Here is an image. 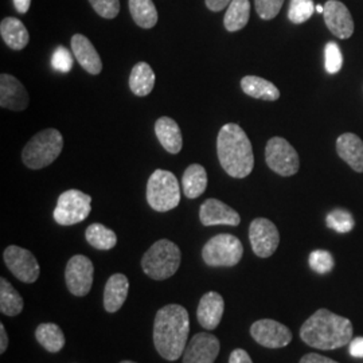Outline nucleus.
Masks as SVG:
<instances>
[{
    "instance_id": "f257e3e1",
    "label": "nucleus",
    "mask_w": 363,
    "mask_h": 363,
    "mask_svg": "<svg viewBox=\"0 0 363 363\" xmlns=\"http://www.w3.org/2000/svg\"><path fill=\"white\" fill-rule=\"evenodd\" d=\"M190 333L189 312L179 304L164 306L156 312L154 345L166 361H178L187 346Z\"/></svg>"
},
{
    "instance_id": "6e6552de",
    "label": "nucleus",
    "mask_w": 363,
    "mask_h": 363,
    "mask_svg": "<svg viewBox=\"0 0 363 363\" xmlns=\"http://www.w3.org/2000/svg\"><path fill=\"white\" fill-rule=\"evenodd\" d=\"M91 211V195L79 190H67L60 195L52 217L57 223L62 226H72L86 220Z\"/></svg>"
},
{
    "instance_id": "393cba45",
    "label": "nucleus",
    "mask_w": 363,
    "mask_h": 363,
    "mask_svg": "<svg viewBox=\"0 0 363 363\" xmlns=\"http://www.w3.org/2000/svg\"><path fill=\"white\" fill-rule=\"evenodd\" d=\"M242 91L257 100L276 101L280 97V91L273 85L271 81L257 76H247L241 79Z\"/></svg>"
},
{
    "instance_id": "a19ab883",
    "label": "nucleus",
    "mask_w": 363,
    "mask_h": 363,
    "mask_svg": "<svg viewBox=\"0 0 363 363\" xmlns=\"http://www.w3.org/2000/svg\"><path fill=\"white\" fill-rule=\"evenodd\" d=\"M298 363H337V361H334V359H330V358H327V357H323V355H319V354H307V355H304L301 359H300V362Z\"/></svg>"
},
{
    "instance_id": "9d476101",
    "label": "nucleus",
    "mask_w": 363,
    "mask_h": 363,
    "mask_svg": "<svg viewBox=\"0 0 363 363\" xmlns=\"http://www.w3.org/2000/svg\"><path fill=\"white\" fill-rule=\"evenodd\" d=\"M3 259L10 272L22 283L31 284L38 280L40 268L35 256L30 250L25 247L10 245L6 247Z\"/></svg>"
},
{
    "instance_id": "7c9ffc66",
    "label": "nucleus",
    "mask_w": 363,
    "mask_h": 363,
    "mask_svg": "<svg viewBox=\"0 0 363 363\" xmlns=\"http://www.w3.org/2000/svg\"><path fill=\"white\" fill-rule=\"evenodd\" d=\"M85 238L91 247L97 250H111L116 247L117 235L103 223H91L85 230Z\"/></svg>"
},
{
    "instance_id": "72a5a7b5",
    "label": "nucleus",
    "mask_w": 363,
    "mask_h": 363,
    "mask_svg": "<svg viewBox=\"0 0 363 363\" xmlns=\"http://www.w3.org/2000/svg\"><path fill=\"white\" fill-rule=\"evenodd\" d=\"M308 264L311 267L313 272L319 273V274H325L330 273L334 268V257L330 252L327 250H313L310 255Z\"/></svg>"
},
{
    "instance_id": "f704fd0d",
    "label": "nucleus",
    "mask_w": 363,
    "mask_h": 363,
    "mask_svg": "<svg viewBox=\"0 0 363 363\" xmlns=\"http://www.w3.org/2000/svg\"><path fill=\"white\" fill-rule=\"evenodd\" d=\"M325 70L330 74H337L343 66V55L335 42H328L325 49Z\"/></svg>"
},
{
    "instance_id": "a211bd4d",
    "label": "nucleus",
    "mask_w": 363,
    "mask_h": 363,
    "mask_svg": "<svg viewBox=\"0 0 363 363\" xmlns=\"http://www.w3.org/2000/svg\"><path fill=\"white\" fill-rule=\"evenodd\" d=\"M225 301L218 292H208L199 300L198 304V322L205 330H216L222 320Z\"/></svg>"
},
{
    "instance_id": "6ab92c4d",
    "label": "nucleus",
    "mask_w": 363,
    "mask_h": 363,
    "mask_svg": "<svg viewBox=\"0 0 363 363\" xmlns=\"http://www.w3.org/2000/svg\"><path fill=\"white\" fill-rule=\"evenodd\" d=\"M72 52L78 64L89 74L97 76L103 70V62L100 54L94 49L91 40L82 34H74L72 38Z\"/></svg>"
},
{
    "instance_id": "cd10ccee",
    "label": "nucleus",
    "mask_w": 363,
    "mask_h": 363,
    "mask_svg": "<svg viewBox=\"0 0 363 363\" xmlns=\"http://www.w3.org/2000/svg\"><path fill=\"white\" fill-rule=\"evenodd\" d=\"M249 18H250V1L232 0L223 18V26L228 31L235 33L247 26Z\"/></svg>"
},
{
    "instance_id": "aec40b11",
    "label": "nucleus",
    "mask_w": 363,
    "mask_h": 363,
    "mask_svg": "<svg viewBox=\"0 0 363 363\" xmlns=\"http://www.w3.org/2000/svg\"><path fill=\"white\" fill-rule=\"evenodd\" d=\"M130 291V281L125 274L123 273H116L112 274L104 289V308L109 313H115L118 311L128 296Z\"/></svg>"
},
{
    "instance_id": "f03ea898",
    "label": "nucleus",
    "mask_w": 363,
    "mask_h": 363,
    "mask_svg": "<svg viewBox=\"0 0 363 363\" xmlns=\"http://www.w3.org/2000/svg\"><path fill=\"white\" fill-rule=\"evenodd\" d=\"M300 337L313 349L335 350L350 343L352 325L347 318L320 308L303 323Z\"/></svg>"
},
{
    "instance_id": "b1692460",
    "label": "nucleus",
    "mask_w": 363,
    "mask_h": 363,
    "mask_svg": "<svg viewBox=\"0 0 363 363\" xmlns=\"http://www.w3.org/2000/svg\"><path fill=\"white\" fill-rule=\"evenodd\" d=\"M183 193L189 199H195L203 194L208 187V172L201 164L189 166L182 177Z\"/></svg>"
},
{
    "instance_id": "39448f33",
    "label": "nucleus",
    "mask_w": 363,
    "mask_h": 363,
    "mask_svg": "<svg viewBox=\"0 0 363 363\" xmlns=\"http://www.w3.org/2000/svg\"><path fill=\"white\" fill-rule=\"evenodd\" d=\"M181 249L169 240H159L144 253L143 272L157 281L167 280L178 272L181 265Z\"/></svg>"
},
{
    "instance_id": "0eeeda50",
    "label": "nucleus",
    "mask_w": 363,
    "mask_h": 363,
    "mask_svg": "<svg viewBox=\"0 0 363 363\" xmlns=\"http://www.w3.org/2000/svg\"><path fill=\"white\" fill-rule=\"evenodd\" d=\"M244 256V247L233 234H218L202 249V259L208 267H234Z\"/></svg>"
},
{
    "instance_id": "f8f14e48",
    "label": "nucleus",
    "mask_w": 363,
    "mask_h": 363,
    "mask_svg": "<svg viewBox=\"0 0 363 363\" xmlns=\"http://www.w3.org/2000/svg\"><path fill=\"white\" fill-rule=\"evenodd\" d=\"M249 240L256 256L271 257L280 244V234L272 220L256 218L249 226Z\"/></svg>"
},
{
    "instance_id": "bb28decb",
    "label": "nucleus",
    "mask_w": 363,
    "mask_h": 363,
    "mask_svg": "<svg viewBox=\"0 0 363 363\" xmlns=\"http://www.w3.org/2000/svg\"><path fill=\"white\" fill-rule=\"evenodd\" d=\"M39 345L49 352H60L65 346L66 339L61 327L55 323H42L35 330Z\"/></svg>"
},
{
    "instance_id": "2f4dec72",
    "label": "nucleus",
    "mask_w": 363,
    "mask_h": 363,
    "mask_svg": "<svg viewBox=\"0 0 363 363\" xmlns=\"http://www.w3.org/2000/svg\"><path fill=\"white\" fill-rule=\"evenodd\" d=\"M315 3L313 0H291L289 10H288V19L295 23L301 25L311 19L315 13Z\"/></svg>"
},
{
    "instance_id": "f3484780",
    "label": "nucleus",
    "mask_w": 363,
    "mask_h": 363,
    "mask_svg": "<svg viewBox=\"0 0 363 363\" xmlns=\"http://www.w3.org/2000/svg\"><path fill=\"white\" fill-rule=\"evenodd\" d=\"M0 106L13 112L25 111L28 106V94L22 82L11 74L0 76Z\"/></svg>"
},
{
    "instance_id": "c9c22d12",
    "label": "nucleus",
    "mask_w": 363,
    "mask_h": 363,
    "mask_svg": "<svg viewBox=\"0 0 363 363\" xmlns=\"http://www.w3.org/2000/svg\"><path fill=\"white\" fill-rule=\"evenodd\" d=\"M283 4L284 0H255L256 11L264 21H271L276 18L280 13Z\"/></svg>"
},
{
    "instance_id": "49530a36",
    "label": "nucleus",
    "mask_w": 363,
    "mask_h": 363,
    "mask_svg": "<svg viewBox=\"0 0 363 363\" xmlns=\"http://www.w3.org/2000/svg\"><path fill=\"white\" fill-rule=\"evenodd\" d=\"M120 363H136V362H132V361H123V362Z\"/></svg>"
},
{
    "instance_id": "c03bdc74",
    "label": "nucleus",
    "mask_w": 363,
    "mask_h": 363,
    "mask_svg": "<svg viewBox=\"0 0 363 363\" xmlns=\"http://www.w3.org/2000/svg\"><path fill=\"white\" fill-rule=\"evenodd\" d=\"M30 4H31V0H13V6L19 13H27L30 10Z\"/></svg>"
},
{
    "instance_id": "2eb2a0df",
    "label": "nucleus",
    "mask_w": 363,
    "mask_h": 363,
    "mask_svg": "<svg viewBox=\"0 0 363 363\" xmlns=\"http://www.w3.org/2000/svg\"><path fill=\"white\" fill-rule=\"evenodd\" d=\"M325 26L340 39L350 38L354 34V21L349 9L339 0H328L325 4Z\"/></svg>"
},
{
    "instance_id": "ddd939ff",
    "label": "nucleus",
    "mask_w": 363,
    "mask_h": 363,
    "mask_svg": "<svg viewBox=\"0 0 363 363\" xmlns=\"http://www.w3.org/2000/svg\"><path fill=\"white\" fill-rule=\"evenodd\" d=\"M250 335L267 349L286 347L292 340V333L286 325L273 319H261L250 327Z\"/></svg>"
},
{
    "instance_id": "9b49d317",
    "label": "nucleus",
    "mask_w": 363,
    "mask_h": 363,
    "mask_svg": "<svg viewBox=\"0 0 363 363\" xmlns=\"http://www.w3.org/2000/svg\"><path fill=\"white\" fill-rule=\"evenodd\" d=\"M94 267L91 259L82 255H76L67 261L65 269L66 286L74 296H86L93 284Z\"/></svg>"
},
{
    "instance_id": "a878e982",
    "label": "nucleus",
    "mask_w": 363,
    "mask_h": 363,
    "mask_svg": "<svg viewBox=\"0 0 363 363\" xmlns=\"http://www.w3.org/2000/svg\"><path fill=\"white\" fill-rule=\"evenodd\" d=\"M155 85V73L147 62H139L133 66L130 76V91L135 96H148Z\"/></svg>"
},
{
    "instance_id": "ea45409f",
    "label": "nucleus",
    "mask_w": 363,
    "mask_h": 363,
    "mask_svg": "<svg viewBox=\"0 0 363 363\" xmlns=\"http://www.w3.org/2000/svg\"><path fill=\"white\" fill-rule=\"evenodd\" d=\"M350 355L354 358H363V337H358L351 339Z\"/></svg>"
},
{
    "instance_id": "c85d7f7f",
    "label": "nucleus",
    "mask_w": 363,
    "mask_h": 363,
    "mask_svg": "<svg viewBox=\"0 0 363 363\" xmlns=\"http://www.w3.org/2000/svg\"><path fill=\"white\" fill-rule=\"evenodd\" d=\"M130 13L135 23L142 28L150 30L157 23V10L152 0H130Z\"/></svg>"
},
{
    "instance_id": "4be33fe9",
    "label": "nucleus",
    "mask_w": 363,
    "mask_h": 363,
    "mask_svg": "<svg viewBox=\"0 0 363 363\" xmlns=\"http://www.w3.org/2000/svg\"><path fill=\"white\" fill-rule=\"evenodd\" d=\"M337 152L351 169L363 172V142L355 133H343L337 138Z\"/></svg>"
},
{
    "instance_id": "7ed1b4c3",
    "label": "nucleus",
    "mask_w": 363,
    "mask_h": 363,
    "mask_svg": "<svg viewBox=\"0 0 363 363\" xmlns=\"http://www.w3.org/2000/svg\"><path fill=\"white\" fill-rule=\"evenodd\" d=\"M217 154L220 167L235 179L247 178L255 167L252 143L238 124H225L217 138Z\"/></svg>"
},
{
    "instance_id": "dca6fc26",
    "label": "nucleus",
    "mask_w": 363,
    "mask_h": 363,
    "mask_svg": "<svg viewBox=\"0 0 363 363\" xmlns=\"http://www.w3.org/2000/svg\"><path fill=\"white\" fill-rule=\"evenodd\" d=\"M199 220L203 226H216V225L238 226L241 222V217L234 208L220 202V199L208 198L199 208Z\"/></svg>"
},
{
    "instance_id": "412c9836",
    "label": "nucleus",
    "mask_w": 363,
    "mask_h": 363,
    "mask_svg": "<svg viewBox=\"0 0 363 363\" xmlns=\"http://www.w3.org/2000/svg\"><path fill=\"white\" fill-rule=\"evenodd\" d=\"M155 133L157 140L171 155H177L182 151L183 138L178 123L171 117L163 116L155 123Z\"/></svg>"
},
{
    "instance_id": "e433bc0d",
    "label": "nucleus",
    "mask_w": 363,
    "mask_h": 363,
    "mask_svg": "<svg viewBox=\"0 0 363 363\" xmlns=\"http://www.w3.org/2000/svg\"><path fill=\"white\" fill-rule=\"evenodd\" d=\"M93 10L105 19H115L120 13V0H89Z\"/></svg>"
},
{
    "instance_id": "473e14b6",
    "label": "nucleus",
    "mask_w": 363,
    "mask_h": 363,
    "mask_svg": "<svg viewBox=\"0 0 363 363\" xmlns=\"http://www.w3.org/2000/svg\"><path fill=\"white\" fill-rule=\"evenodd\" d=\"M354 218L349 211L337 208L327 216V226L337 233H349L354 229Z\"/></svg>"
},
{
    "instance_id": "5701e85b",
    "label": "nucleus",
    "mask_w": 363,
    "mask_h": 363,
    "mask_svg": "<svg viewBox=\"0 0 363 363\" xmlns=\"http://www.w3.org/2000/svg\"><path fill=\"white\" fill-rule=\"evenodd\" d=\"M0 34L4 43L13 50H22L28 45L30 35L26 26L18 18H4L0 23Z\"/></svg>"
},
{
    "instance_id": "a18cd8bd",
    "label": "nucleus",
    "mask_w": 363,
    "mask_h": 363,
    "mask_svg": "<svg viewBox=\"0 0 363 363\" xmlns=\"http://www.w3.org/2000/svg\"><path fill=\"white\" fill-rule=\"evenodd\" d=\"M315 10H316L318 13H325V6H320V4H319V6L315 7Z\"/></svg>"
},
{
    "instance_id": "1a4fd4ad",
    "label": "nucleus",
    "mask_w": 363,
    "mask_h": 363,
    "mask_svg": "<svg viewBox=\"0 0 363 363\" xmlns=\"http://www.w3.org/2000/svg\"><path fill=\"white\" fill-rule=\"evenodd\" d=\"M265 160L268 167L281 177H292L300 167L296 150L286 139L277 136L267 143Z\"/></svg>"
},
{
    "instance_id": "4468645a",
    "label": "nucleus",
    "mask_w": 363,
    "mask_h": 363,
    "mask_svg": "<svg viewBox=\"0 0 363 363\" xmlns=\"http://www.w3.org/2000/svg\"><path fill=\"white\" fill-rule=\"evenodd\" d=\"M220 340L210 333H199L187 343L183 363H214L220 354Z\"/></svg>"
},
{
    "instance_id": "423d86ee",
    "label": "nucleus",
    "mask_w": 363,
    "mask_h": 363,
    "mask_svg": "<svg viewBox=\"0 0 363 363\" xmlns=\"http://www.w3.org/2000/svg\"><path fill=\"white\" fill-rule=\"evenodd\" d=\"M147 202L151 208L166 213L181 202V189L177 177L167 169H156L147 183Z\"/></svg>"
},
{
    "instance_id": "58836bf2",
    "label": "nucleus",
    "mask_w": 363,
    "mask_h": 363,
    "mask_svg": "<svg viewBox=\"0 0 363 363\" xmlns=\"http://www.w3.org/2000/svg\"><path fill=\"white\" fill-rule=\"evenodd\" d=\"M229 363H253V361L247 351L235 349L229 357Z\"/></svg>"
},
{
    "instance_id": "37998d69",
    "label": "nucleus",
    "mask_w": 363,
    "mask_h": 363,
    "mask_svg": "<svg viewBox=\"0 0 363 363\" xmlns=\"http://www.w3.org/2000/svg\"><path fill=\"white\" fill-rule=\"evenodd\" d=\"M9 347V337L6 333V327L4 325H0V352H6Z\"/></svg>"
},
{
    "instance_id": "4c0bfd02",
    "label": "nucleus",
    "mask_w": 363,
    "mask_h": 363,
    "mask_svg": "<svg viewBox=\"0 0 363 363\" xmlns=\"http://www.w3.org/2000/svg\"><path fill=\"white\" fill-rule=\"evenodd\" d=\"M52 66L58 72H70V69L73 67V57L70 52L64 46L57 48L55 52H52Z\"/></svg>"
},
{
    "instance_id": "c756f323",
    "label": "nucleus",
    "mask_w": 363,
    "mask_h": 363,
    "mask_svg": "<svg viewBox=\"0 0 363 363\" xmlns=\"http://www.w3.org/2000/svg\"><path fill=\"white\" fill-rule=\"evenodd\" d=\"M25 301L19 292L4 277L0 279V311L6 316H16L23 310Z\"/></svg>"
},
{
    "instance_id": "20e7f679",
    "label": "nucleus",
    "mask_w": 363,
    "mask_h": 363,
    "mask_svg": "<svg viewBox=\"0 0 363 363\" xmlns=\"http://www.w3.org/2000/svg\"><path fill=\"white\" fill-rule=\"evenodd\" d=\"M64 148V138L60 130H40L27 142L22 151V160L27 169H40L50 166Z\"/></svg>"
},
{
    "instance_id": "79ce46f5",
    "label": "nucleus",
    "mask_w": 363,
    "mask_h": 363,
    "mask_svg": "<svg viewBox=\"0 0 363 363\" xmlns=\"http://www.w3.org/2000/svg\"><path fill=\"white\" fill-rule=\"evenodd\" d=\"M230 3H232V0H206L208 10L214 11V13H220L223 9L229 7Z\"/></svg>"
}]
</instances>
